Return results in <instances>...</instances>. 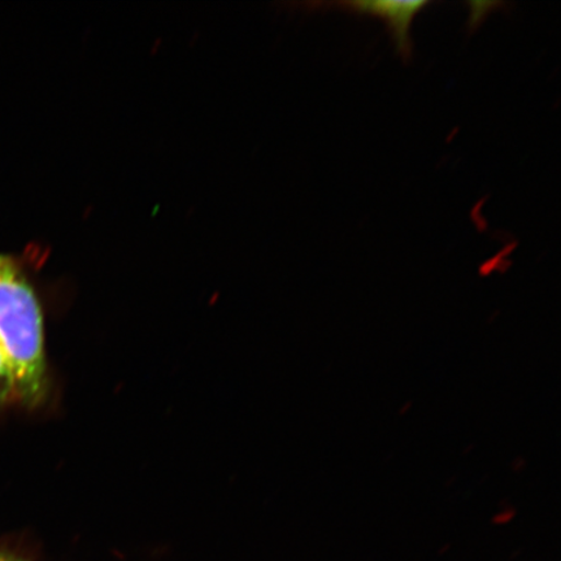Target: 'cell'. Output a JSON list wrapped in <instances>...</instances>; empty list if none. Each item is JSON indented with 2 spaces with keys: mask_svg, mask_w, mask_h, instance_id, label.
Instances as JSON below:
<instances>
[{
  "mask_svg": "<svg viewBox=\"0 0 561 561\" xmlns=\"http://www.w3.org/2000/svg\"><path fill=\"white\" fill-rule=\"evenodd\" d=\"M472 7L471 16H469L468 24L469 30L473 32L476 27H479L482 24V21L488 16V11L490 9H496V7H501L502 3H493V2H474L469 3Z\"/></svg>",
  "mask_w": 561,
  "mask_h": 561,
  "instance_id": "cell-4",
  "label": "cell"
},
{
  "mask_svg": "<svg viewBox=\"0 0 561 561\" xmlns=\"http://www.w3.org/2000/svg\"><path fill=\"white\" fill-rule=\"evenodd\" d=\"M15 388H13L12 376L2 353H0V404L15 401Z\"/></svg>",
  "mask_w": 561,
  "mask_h": 561,
  "instance_id": "cell-3",
  "label": "cell"
},
{
  "mask_svg": "<svg viewBox=\"0 0 561 561\" xmlns=\"http://www.w3.org/2000/svg\"><path fill=\"white\" fill-rule=\"evenodd\" d=\"M12 560H15V558L7 556V553L0 551V561H12Z\"/></svg>",
  "mask_w": 561,
  "mask_h": 561,
  "instance_id": "cell-5",
  "label": "cell"
},
{
  "mask_svg": "<svg viewBox=\"0 0 561 561\" xmlns=\"http://www.w3.org/2000/svg\"><path fill=\"white\" fill-rule=\"evenodd\" d=\"M430 4L431 2H424V0H413V2L383 0V2H340L328 5L355 13V15H371L385 20L392 39H394L398 55H401L404 61H409L412 56L410 35L412 21L421 10Z\"/></svg>",
  "mask_w": 561,
  "mask_h": 561,
  "instance_id": "cell-2",
  "label": "cell"
},
{
  "mask_svg": "<svg viewBox=\"0 0 561 561\" xmlns=\"http://www.w3.org/2000/svg\"><path fill=\"white\" fill-rule=\"evenodd\" d=\"M0 353L18 401L34 407L48 388L44 318L33 287L12 257L0 255Z\"/></svg>",
  "mask_w": 561,
  "mask_h": 561,
  "instance_id": "cell-1",
  "label": "cell"
},
{
  "mask_svg": "<svg viewBox=\"0 0 561 561\" xmlns=\"http://www.w3.org/2000/svg\"><path fill=\"white\" fill-rule=\"evenodd\" d=\"M12 561H25V560H19V559H15V560H12Z\"/></svg>",
  "mask_w": 561,
  "mask_h": 561,
  "instance_id": "cell-6",
  "label": "cell"
}]
</instances>
